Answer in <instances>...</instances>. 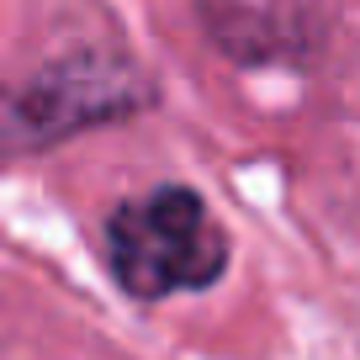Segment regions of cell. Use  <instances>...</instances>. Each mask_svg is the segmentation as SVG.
Returning a JSON list of instances; mask_svg holds the SVG:
<instances>
[{"label": "cell", "instance_id": "6da1fadb", "mask_svg": "<svg viewBox=\"0 0 360 360\" xmlns=\"http://www.w3.org/2000/svg\"><path fill=\"white\" fill-rule=\"evenodd\" d=\"M106 265L122 292L159 302L175 292L212 286L228 270V238L191 186H159L112 212Z\"/></svg>", "mask_w": 360, "mask_h": 360}]
</instances>
